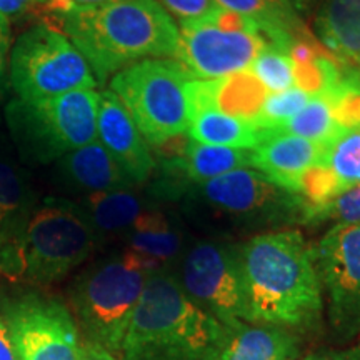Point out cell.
Masks as SVG:
<instances>
[{
	"mask_svg": "<svg viewBox=\"0 0 360 360\" xmlns=\"http://www.w3.org/2000/svg\"><path fill=\"white\" fill-rule=\"evenodd\" d=\"M249 323L297 332L322 322L323 292L314 247L297 229L252 236L240 244Z\"/></svg>",
	"mask_w": 360,
	"mask_h": 360,
	"instance_id": "obj_1",
	"label": "cell"
},
{
	"mask_svg": "<svg viewBox=\"0 0 360 360\" xmlns=\"http://www.w3.org/2000/svg\"><path fill=\"white\" fill-rule=\"evenodd\" d=\"M97 84L146 58H175L179 27L157 0H117L53 12Z\"/></svg>",
	"mask_w": 360,
	"mask_h": 360,
	"instance_id": "obj_2",
	"label": "cell"
},
{
	"mask_svg": "<svg viewBox=\"0 0 360 360\" xmlns=\"http://www.w3.org/2000/svg\"><path fill=\"white\" fill-rule=\"evenodd\" d=\"M225 328L193 304L172 269L150 274L139 299L120 360H217Z\"/></svg>",
	"mask_w": 360,
	"mask_h": 360,
	"instance_id": "obj_3",
	"label": "cell"
},
{
	"mask_svg": "<svg viewBox=\"0 0 360 360\" xmlns=\"http://www.w3.org/2000/svg\"><path fill=\"white\" fill-rule=\"evenodd\" d=\"M193 224L214 238L257 233L302 224L305 202L259 170L237 169L182 192Z\"/></svg>",
	"mask_w": 360,
	"mask_h": 360,
	"instance_id": "obj_4",
	"label": "cell"
},
{
	"mask_svg": "<svg viewBox=\"0 0 360 360\" xmlns=\"http://www.w3.org/2000/svg\"><path fill=\"white\" fill-rule=\"evenodd\" d=\"M150 264L129 250L97 260L75 278L70 289L72 315L85 342L119 357Z\"/></svg>",
	"mask_w": 360,
	"mask_h": 360,
	"instance_id": "obj_5",
	"label": "cell"
},
{
	"mask_svg": "<svg viewBox=\"0 0 360 360\" xmlns=\"http://www.w3.org/2000/svg\"><path fill=\"white\" fill-rule=\"evenodd\" d=\"M192 79L175 58H146L112 75L110 90L148 146L162 147L187 132V84Z\"/></svg>",
	"mask_w": 360,
	"mask_h": 360,
	"instance_id": "obj_6",
	"label": "cell"
},
{
	"mask_svg": "<svg viewBox=\"0 0 360 360\" xmlns=\"http://www.w3.org/2000/svg\"><path fill=\"white\" fill-rule=\"evenodd\" d=\"M101 244L82 207L65 199H45L27 222L22 277L51 285L80 267Z\"/></svg>",
	"mask_w": 360,
	"mask_h": 360,
	"instance_id": "obj_7",
	"label": "cell"
},
{
	"mask_svg": "<svg viewBox=\"0 0 360 360\" xmlns=\"http://www.w3.org/2000/svg\"><path fill=\"white\" fill-rule=\"evenodd\" d=\"M98 92L79 89L37 102L15 101L7 120L15 141L40 160L64 157L97 141Z\"/></svg>",
	"mask_w": 360,
	"mask_h": 360,
	"instance_id": "obj_8",
	"label": "cell"
},
{
	"mask_svg": "<svg viewBox=\"0 0 360 360\" xmlns=\"http://www.w3.org/2000/svg\"><path fill=\"white\" fill-rule=\"evenodd\" d=\"M172 270L192 302L224 328L249 323L240 244L214 237L193 240Z\"/></svg>",
	"mask_w": 360,
	"mask_h": 360,
	"instance_id": "obj_9",
	"label": "cell"
},
{
	"mask_svg": "<svg viewBox=\"0 0 360 360\" xmlns=\"http://www.w3.org/2000/svg\"><path fill=\"white\" fill-rule=\"evenodd\" d=\"M11 82L19 101L37 102L79 89H96L87 60L49 25L25 30L11 52Z\"/></svg>",
	"mask_w": 360,
	"mask_h": 360,
	"instance_id": "obj_10",
	"label": "cell"
},
{
	"mask_svg": "<svg viewBox=\"0 0 360 360\" xmlns=\"http://www.w3.org/2000/svg\"><path fill=\"white\" fill-rule=\"evenodd\" d=\"M0 315L17 360H79L82 344L70 309L56 297L24 292L6 297Z\"/></svg>",
	"mask_w": 360,
	"mask_h": 360,
	"instance_id": "obj_11",
	"label": "cell"
},
{
	"mask_svg": "<svg viewBox=\"0 0 360 360\" xmlns=\"http://www.w3.org/2000/svg\"><path fill=\"white\" fill-rule=\"evenodd\" d=\"M327 317L340 340L360 332V224L332 225L314 247Z\"/></svg>",
	"mask_w": 360,
	"mask_h": 360,
	"instance_id": "obj_12",
	"label": "cell"
},
{
	"mask_svg": "<svg viewBox=\"0 0 360 360\" xmlns=\"http://www.w3.org/2000/svg\"><path fill=\"white\" fill-rule=\"evenodd\" d=\"M175 60L193 79L215 80L247 70L255 57L269 47L252 32L220 29L210 20L182 22Z\"/></svg>",
	"mask_w": 360,
	"mask_h": 360,
	"instance_id": "obj_13",
	"label": "cell"
},
{
	"mask_svg": "<svg viewBox=\"0 0 360 360\" xmlns=\"http://www.w3.org/2000/svg\"><path fill=\"white\" fill-rule=\"evenodd\" d=\"M97 141L134 184H143L157 167L150 147L110 89L98 92Z\"/></svg>",
	"mask_w": 360,
	"mask_h": 360,
	"instance_id": "obj_14",
	"label": "cell"
},
{
	"mask_svg": "<svg viewBox=\"0 0 360 360\" xmlns=\"http://www.w3.org/2000/svg\"><path fill=\"white\" fill-rule=\"evenodd\" d=\"M360 184V127L323 143L322 159L300 175L297 191L307 205H322Z\"/></svg>",
	"mask_w": 360,
	"mask_h": 360,
	"instance_id": "obj_15",
	"label": "cell"
},
{
	"mask_svg": "<svg viewBox=\"0 0 360 360\" xmlns=\"http://www.w3.org/2000/svg\"><path fill=\"white\" fill-rule=\"evenodd\" d=\"M35 199L13 165L0 160V274L19 278L24 272L22 245Z\"/></svg>",
	"mask_w": 360,
	"mask_h": 360,
	"instance_id": "obj_16",
	"label": "cell"
},
{
	"mask_svg": "<svg viewBox=\"0 0 360 360\" xmlns=\"http://www.w3.org/2000/svg\"><path fill=\"white\" fill-rule=\"evenodd\" d=\"M323 143H315L297 135H270L252 148V167L292 193L305 170L322 159Z\"/></svg>",
	"mask_w": 360,
	"mask_h": 360,
	"instance_id": "obj_17",
	"label": "cell"
},
{
	"mask_svg": "<svg viewBox=\"0 0 360 360\" xmlns=\"http://www.w3.org/2000/svg\"><path fill=\"white\" fill-rule=\"evenodd\" d=\"M122 242L125 250L142 257L157 270L174 269L187 247L182 227L157 207H150L139 217Z\"/></svg>",
	"mask_w": 360,
	"mask_h": 360,
	"instance_id": "obj_18",
	"label": "cell"
},
{
	"mask_svg": "<svg viewBox=\"0 0 360 360\" xmlns=\"http://www.w3.org/2000/svg\"><path fill=\"white\" fill-rule=\"evenodd\" d=\"M300 339L283 328L240 323L225 328L217 360H297Z\"/></svg>",
	"mask_w": 360,
	"mask_h": 360,
	"instance_id": "obj_19",
	"label": "cell"
},
{
	"mask_svg": "<svg viewBox=\"0 0 360 360\" xmlns=\"http://www.w3.org/2000/svg\"><path fill=\"white\" fill-rule=\"evenodd\" d=\"M215 6L252 20L269 47L289 53L297 40L310 37L287 0H214Z\"/></svg>",
	"mask_w": 360,
	"mask_h": 360,
	"instance_id": "obj_20",
	"label": "cell"
},
{
	"mask_svg": "<svg viewBox=\"0 0 360 360\" xmlns=\"http://www.w3.org/2000/svg\"><path fill=\"white\" fill-rule=\"evenodd\" d=\"M314 29L330 56L360 69V0H322Z\"/></svg>",
	"mask_w": 360,
	"mask_h": 360,
	"instance_id": "obj_21",
	"label": "cell"
},
{
	"mask_svg": "<svg viewBox=\"0 0 360 360\" xmlns=\"http://www.w3.org/2000/svg\"><path fill=\"white\" fill-rule=\"evenodd\" d=\"M60 169L74 186L89 193L127 191L135 186L98 141L60 157Z\"/></svg>",
	"mask_w": 360,
	"mask_h": 360,
	"instance_id": "obj_22",
	"label": "cell"
},
{
	"mask_svg": "<svg viewBox=\"0 0 360 360\" xmlns=\"http://www.w3.org/2000/svg\"><path fill=\"white\" fill-rule=\"evenodd\" d=\"M80 207L101 242L107 238L122 240L139 217L150 209V205L132 192V188L89 193Z\"/></svg>",
	"mask_w": 360,
	"mask_h": 360,
	"instance_id": "obj_23",
	"label": "cell"
},
{
	"mask_svg": "<svg viewBox=\"0 0 360 360\" xmlns=\"http://www.w3.org/2000/svg\"><path fill=\"white\" fill-rule=\"evenodd\" d=\"M186 134L193 142L245 150H252L260 142V130L254 122L217 109H207L193 115Z\"/></svg>",
	"mask_w": 360,
	"mask_h": 360,
	"instance_id": "obj_24",
	"label": "cell"
},
{
	"mask_svg": "<svg viewBox=\"0 0 360 360\" xmlns=\"http://www.w3.org/2000/svg\"><path fill=\"white\" fill-rule=\"evenodd\" d=\"M269 92L249 70L212 80L214 109L254 122Z\"/></svg>",
	"mask_w": 360,
	"mask_h": 360,
	"instance_id": "obj_25",
	"label": "cell"
},
{
	"mask_svg": "<svg viewBox=\"0 0 360 360\" xmlns=\"http://www.w3.org/2000/svg\"><path fill=\"white\" fill-rule=\"evenodd\" d=\"M340 132L344 130L337 125L330 98L327 96H314L307 105L285 124L260 130V141L270 135H297L315 143H327Z\"/></svg>",
	"mask_w": 360,
	"mask_h": 360,
	"instance_id": "obj_26",
	"label": "cell"
},
{
	"mask_svg": "<svg viewBox=\"0 0 360 360\" xmlns=\"http://www.w3.org/2000/svg\"><path fill=\"white\" fill-rule=\"evenodd\" d=\"M247 70L262 84L269 94L283 92L294 87V62L289 53L272 47L260 52Z\"/></svg>",
	"mask_w": 360,
	"mask_h": 360,
	"instance_id": "obj_27",
	"label": "cell"
},
{
	"mask_svg": "<svg viewBox=\"0 0 360 360\" xmlns=\"http://www.w3.org/2000/svg\"><path fill=\"white\" fill-rule=\"evenodd\" d=\"M360 224V184L322 205H305L302 224Z\"/></svg>",
	"mask_w": 360,
	"mask_h": 360,
	"instance_id": "obj_28",
	"label": "cell"
},
{
	"mask_svg": "<svg viewBox=\"0 0 360 360\" xmlns=\"http://www.w3.org/2000/svg\"><path fill=\"white\" fill-rule=\"evenodd\" d=\"M310 97L307 92L299 87H290L283 92L269 94L260 107V112L254 119L255 127L259 130H267L285 124L292 117H295L307 105Z\"/></svg>",
	"mask_w": 360,
	"mask_h": 360,
	"instance_id": "obj_29",
	"label": "cell"
},
{
	"mask_svg": "<svg viewBox=\"0 0 360 360\" xmlns=\"http://www.w3.org/2000/svg\"><path fill=\"white\" fill-rule=\"evenodd\" d=\"M170 15L177 17L182 22L202 20L210 17L217 11L214 0H157Z\"/></svg>",
	"mask_w": 360,
	"mask_h": 360,
	"instance_id": "obj_30",
	"label": "cell"
},
{
	"mask_svg": "<svg viewBox=\"0 0 360 360\" xmlns=\"http://www.w3.org/2000/svg\"><path fill=\"white\" fill-rule=\"evenodd\" d=\"M40 2H44V0H0V15L11 22L12 19L24 15L35 4Z\"/></svg>",
	"mask_w": 360,
	"mask_h": 360,
	"instance_id": "obj_31",
	"label": "cell"
},
{
	"mask_svg": "<svg viewBox=\"0 0 360 360\" xmlns=\"http://www.w3.org/2000/svg\"><path fill=\"white\" fill-rule=\"evenodd\" d=\"M302 360H360V347L342 350H317L305 355Z\"/></svg>",
	"mask_w": 360,
	"mask_h": 360,
	"instance_id": "obj_32",
	"label": "cell"
},
{
	"mask_svg": "<svg viewBox=\"0 0 360 360\" xmlns=\"http://www.w3.org/2000/svg\"><path fill=\"white\" fill-rule=\"evenodd\" d=\"M8 24H11V22L0 15V82H2L4 75H6L7 53L8 45H11V25Z\"/></svg>",
	"mask_w": 360,
	"mask_h": 360,
	"instance_id": "obj_33",
	"label": "cell"
},
{
	"mask_svg": "<svg viewBox=\"0 0 360 360\" xmlns=\"http://www.w3.org/2000/svg\"><path fill=\"white\" fill-rule=\"evenodd\" d=\"M117 2V0H44V4L51 8L52 12L62 11V8L69 7H94V6H102V4Z\"/></svg>",
	"mask_w": 360,
	"mask_h": 360,
	"instance_id": "obj_34",
	"label": "cell"
},
{
	"mask_svg": "<svg viewBox=\"0 0 360 360\" xmlns=\"http://www.w3.org/2000/svg\"><path fill=\"white\" fill-rule=\"evenodd\" d=\"M79 360H120V359L112 352H109V350L98 347V345L84 342L82 350H80Z\"/></svg>",
	"mask_w": 360,
	"mask_h": 360,
	"instance_id": "obj_35",
	"label": "cell"
},
{
	"mask_svg": "<svg viewBox=\"0 0 360 360\" xmlns=\"http://www.w3.org/2000/svg\"><path fill=\"white\" fill-rule=\"evenodd\" d=\"M0 360H17L15 349L2 315H0Z\"/></svg>",
	"mask_w": 360,
	"mask_h": 360,
	"instance_id": "obj_36",
	"label": "cell"
},
{
	"mask_svg": "<svg viewBox=\"0 0 360 360\" xmlns=\"http://www.w3.org/2000/svg\"><path fill=\"white\" fill-rule=\"evenodd\" d=\"M287 2H289L292 8L299 13V12H309L317 0H287Z\"/></svg>",
	"mask_w": 360,
	"mask_h": 360,
	"instance_id": "obj_37",
	"label": "cell"
}]
</instances>
